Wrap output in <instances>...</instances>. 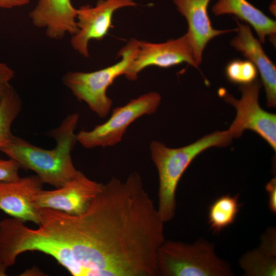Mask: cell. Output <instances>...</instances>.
<instances>
[{
    "mask_svg": "<svg viewBox=\"0 0 276 276\" xmlns=\"http://www.w3.org/2000/svg\"><path fill=\"white\" fill-rule=\"evenodd\" d=\"M157 263L158 275L162 276L233 275L213 245L201 240L193 244L165 240L158 249Z\"/></svg>",
    "mask_w": 276,
    "mask_h": 276,
    "instance_id": "cell-5",
    "label": "cell"
},
{
    "mask_svg": "<svg viewBox=\"0 0 276 276\" xmlns=\"http://www.w3.org/2000/svg\"><path fill=\"white\" fill-rule=\"evenodd\" d=\"M79 118L77 113L70 114L50 132L56 143L52 149L38 147L13 135L0 151L21 168L34 172L43 183L55 188L61 187L80 172L75 167L71 156L77 142L75 130Z\"/></svg>",
    "mask_w": 276,
    "mask_h": 276,
    "instance_id": "cell-2",
    "label": "cell"
},
{
    "mask_svg": "<svg viewBox=\"0 0 276 276\" xmlns=\"http://www.w3.org/2000/svg\"><path fill=\"white\" fill-rule=\"evenodd\" d=\"M275 237V229H268L262 237L260 246L242 257L240 265L246 275H276Z\"/></svg>",
    "mask_w": 276,
    "mask_h": 276,
    "instance_id": "cell-16",
    "label": "cell"
},
{
    "mask_svg": "<svg viewBox=\"0 0 276 276\" xmlns=\"http://www.w3.org/2000/svg\"><path fill=\"white\" fill-rule=\"evenodd\" d=\"M270 11L273 13L275 14V0H273L270 5Z\"/></svg>",
    "mask_w": 276,
    "mask_h": 276,
    "instance_id": "cell-26",
    "label": "cell"
},
{
    "mask_svg": "<svg viewBox=\"0 0 276 276\" xmlns=\"http://www.w3.org/2000/svg\"><path fill=\"white\" fill-rule=\"evenodd\" d=\"M164 222L141 176L113 177L80 215L88 276H157Z\"/></svg>",
    "mask_w": 276,
    "mask_h": 276,
    "instance_id": "cell-1",
    "label": "cell"
},
{
    "mask_svg": "<svg viewBox=\"0 0 276 276\" xmlns=\"http://www.w3.org/2000/svg\"><path fill=\"white\" fill-rule=\"evenodd\" d=\"M10 85L9 83H4L0 84V105L4 97V96Z\"/></svg>",
    "mask_w": 276,
    "mask_h": 276,
    "instance_id": "cell-24",
    "label": "cell"
},
{
    "mask_svg": "<svg viewBox=\"0 0 276 276\" xmlns=\"http://www.w3.org/2000/svg\"><path fill=\"white\" fill-rule=\"evenodd\" d=\"M184 62L199 69L186 34L163 43L139 40L138 50L125 76L135 81L139 74L150 66L169 68Z\"/></svg>",
    "mask_w": 276,
    "mask_h": 276,
    "instance_id": "cell-10",
    "label": "cell"
},
{
    "mask_svg": "<svg viewBox=\"0 0 276 276\" xmlns=\"http://www.w3.org/2000/svg\"><path fill=\"white\" fill-rule=\"evenodd\" d=\"M20 165L14 160L0 159V181H9L20 178Z\"/></svg>",
    "mask_w": 276,
    "mask_h": 276,
    "instance_id": "cell-20",
    "label": "cell"
},
{
    "mask_svg": "<svg viewBox=\"0 0 276 276\" xmlns=\"http://www.w3.org/2000/svg\"><path fill=\"white\" fill-rule=\"evenodd\" d=\"M235 20L238 25V34L231 44L255 65L265 87L267 106L275 107V66L265 54L260 40L253 35L249 26L241 23L236 18Z\"/></svg>",
    "mask_w": 276,
    "mask_h": 276,
    "instance_id": "cell-14",
    "label": "cell"
},
{
    "mask_svg": "<svg viewBox=\"0 0 276 276\" xmlns=\"http://www.w3.org/2000/svg\"><path fill=\"white\" fill-rule=\"evenodd\" d=\"M211 0H173L179 12L186 18L188 26L186 34L191 47L194 58L199 65L207 44L220 35L236 31L215 29L208 11Z\"/></svg>",
    "mask_w": 276,
    "mask_h": 276,
    "instance_id": "cell-12",
    "label": "cell"
},
{
    "mask_svg": "<svg viewBox=\"0 0 276 276\" xmlns=\"http://www.w3.org/2000/svg\"><path fill=\"white\" fill-rule=\"evenodd\" d=\"M239 135L231 126L225 131H216L189 145L171 148L164 143L153 141L149 149L152 160L158 176L157 210L164 222L175 216L176 193L178 183L194 158L212 147H225Z\"/></svg>",
    "mask_w": 276,
    "mask_h": 276,
    "instance_id": "cell-3",
    "label": "cell"
},
{
    "mask_svg": "<svg viewBox=\"0 0 276 276\" xmlns=\"http://www.w3.org/2000/svg\"><path fill=\"white\" fill-rule=\"evenodd\" d=\"M240 206L238 195H224L216 199L209 208L208 222L211 229L218 233L234 223Z\"/></svg>",
    "mask_w": 276,
    "mask_h": 276,
    "instance_id": "cell-17",
    "label": "cell"
},
{
    "mask_svg": "<svg viewBox=\"0 0 276 276\" xmlns=\"http://www.w3.org/2000/svg\"><path fill=\"white\" fill-rule=\"evenodd\" d=\"M76 16L77 9L71 0H38L29 13L33 25L44 29L46 35L54 40L77 33Z\"/></svg>",
    "mask_w": 276,
    "mask_h": 276,
    "instance_id": "cell-13",
    "label": "cell"
},
{
    "mask_svg": "<svg viewBox=\"0 0 276 276\" xmlns=\"http://www.w3.org/2000/svg\"><path fill=\"white\" fill-rule=\"evenodd\" d=\"M160 101V95L155 91L133 99L124 105L114 108L104 123L90 130L79 132L76 134L77 142L86 149L114 146L122 141L128 127L136 120L154 113Z\"/></svg>",
    "mask_w": 276,
    "mask_h": 276,
    "instance_id": "cell-6",
    "label": "cell"
},
{
    "mask_svg": "<svg viewBox=\"0 0 276 276\" xmlns=\"http://www.w3.org/2000/svg\"><path fill=\"white\" fill-rule=\"evenodd\" d=\"M132 0H99L96 5L83 6L77 9L78 31L72 35L71 44L85 58L89 56L88 45L91 40H101L112 27L113 13L118 9L135 6Z\"/></svg>",
    "mask_w": 276,
    "mask_h": 276,
    "instance_id": "cell-8",
    "label": "cell"
},
{
    "mask_svg": "<svg viewBox=\"0 0 276 276\" xmlns=\"http://www.w3.org/2000/svg\"><path fill=\"white\" fill-rule=\"evenodd\" d=\"M216 16L232 14L251 26L258 35L261 43H265L267 37L275 44V21L247 0H218L212 7Z\"/></svg>",
    "mask_w": 276,
    "mask_h": 276,
    "instance_id": "cell-15",
    "label": "cell"
},
{
    "mask_svg": "<svg viewBox=\"0 0 276 276\" xmlns=\"http://www.w3.org/2000/svg\"><path fill=\"white\" fill-rule=\"evenodd\" d=\"M139 40L132 38L118 53L121 59L103 68L90 72H68L62 78L63 84L80 101L85 102L100 118L107 116L112 105L107 90L119 76L126 74L138 50Z\"/></svg>",
    "mask_w": 276,
    "mask_h": 276,
    "instance_id": "cell-4",
    "label": "cell"
},
{
    "mask_svg": "<svg viewBox=\"0 0 276 276\" xmlns=\"http://www.w3.org/2000/svg\"><path fill=\"white\" fill-rule=\"evenodd\" d=\"M258 72L255 65L248 60H232L225 69L228 81L240 86L249 84L256 80Z\"/></svg>",
    "mask_w": 276,
    "mask_h": 276,
    "instance_id": "cell-19",
    "label": "cell"
},
{
    "mask_svg": "<svg viewBox=\"0 0 276 276\" xmlns=\"http://www.w3.org/2000/svg\"><path fill=\"white\" fill-rule=\"evenodd\" d=\"M103 183L93 180L81 171L61 187L41 190L34 197L36 208H48L71 215L85 212L101 192Z\"/></svg>",
    "mask_w": 276,
    "mask_h": 276,
    "instance_id": "cell-9",
    "label": "cell"
},
{
    "mask_svg": "<svg viewBox=\"0 0 276 276\" xmlns=\"http://www.w3.org/2000/svg\"><path fill=\"white\" fill-rule=\"evenodd\" d=\"M261 84L255 80L249 84L241 85L242 96L236 99L221 88L219 91L225 101L234 106L237 113L232 124L241 132L246 129L256 132L272 148L276 150V115L263 109L259 103Z\"/></svg>",
    "mask_w": 276,
    "mask_h": 276,
    "instance_id": "cell-7",
    "label": "cell"
},
{
    "mask_svg": "<svg viewBox=\"0 0 276 276\" xmlns=\"http://www.w3.org/2000/svg\"><path fill=\"white\" fill-rule=\"evenodd\" d=\"M21 107V99L10 85L0 105V149L9 142L13 135L11 126L19 115Z\"/></svg>",
    "mask_w": 276,
    "mask_h": 276,
    "instance_id": "cell-18",
    "label": "cell"
},
{
    "mask_svg": "<svg viewBox=\"0 0 276 276\" xmlns=\"http://www.w3.org/2000/svg\"><path fill=\"white\" fill-rule=\"evenodd\" d=\"M268 194V205L272 213H276V179L272 178L266 185Z\"/></svg>",
    "mask_w": 276,
    "mask_h": 276,
    "instance_id": "cell-21",
    "label": "cell"
},
{
    "mask_svg": "<svg viewBox=\"0 0 276 276\" xmlns=\"http://www.w3.org/2000/svg\"><path fill=\"white\" fill-rule=\"evenodd\" d=\"M8 267L3 263L0 262V276H5L7 275L6 271Z\"/></svg>",
    "mask_w": 276,
    "mask_h": 276,
    "instance_id": "cell-25",
    "label": "cell"
},
{
    "mask_svg": "<svg viewBox=\"0 0 276 276\" xmlns=\"http://www.w3.org/2000/svg\"><path fill=\"white\" fill-rule=\"evenodd\" d=\"M14 76V71L6 64L0 62V84L9 83Z\"/></svg>",
    "mask_w": 276,
    "mask_h": 276,
    "instance_id": "cell-22",
    "label": "cell"
},
{
    "mask_svg": "<svg viewBox=\"0 0 276 276\" xmlns=\"http://www.w3.org/2000/svg\"><path fill=\"white\" fill-rule=\"evenodd\" d=\"M42 183L37 175L0 181V210L12 217L38 225V209L34 197L42 189Z\"/></svg>",
    "mask_w": 276,
    "mask_h": 276,
    "instance_id": "cell-11",
    "label": "cell"
},
{
    "mask_svg": "<svg viewBox=\"0 0 276 276\" xmlns=\"http://www.w3.org/2000/svg\"><path fill=\"white\" fill-rule=\"evenodd\" d=\"M30 0H0V8L11 9L28 4Z\"/></svg>",
    "mask_w": 276,
    "mask_h": 276,
    "instance_id": "cell-23",
    "label": "cell"
}]
</instances>
